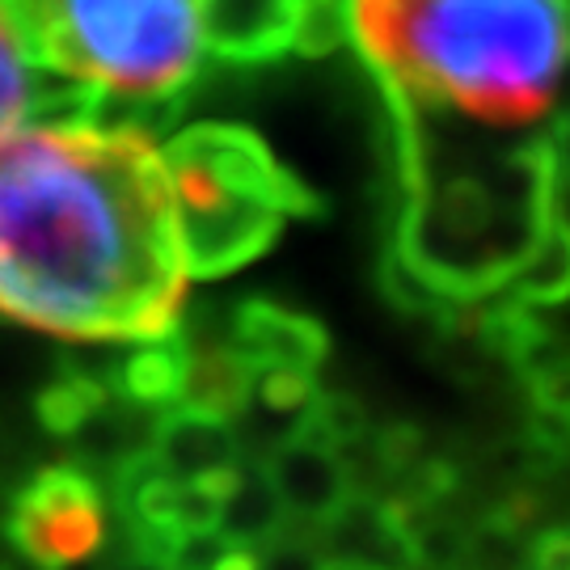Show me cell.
Instances as JSON below:
<instances>
[{
  "label": "cell",
  "mask_w": 570,
  "mask_h": 570,
  "mask_svg": "<svg viewBox=\"0 0 570 570\" xmlns=\"http://www.w3.org/2000/svg\"><path fill=\"white\" fill-rule=\"evenodd\" d=\"M546 153L558 178H570V119H553V131L546 136Z\"/></svg>",
  "instance_id": "cb8c5ba5"
},
{
  "label": "cell",
  "mask_w": 570,
  "mask_h": 570,
  "mask_svg": "<svg viewBox=\"0 0 570 570\" xmlns=\"http://www.w3.org/2000/svg\"><path fill=\"white\" fill-rule=\"evenodd\" d=\"M0 570H47V567H39V562H30L26 553H18V558H9V562H0Z\"/></svg>",
  "instance_id": "f546056e"
},
{
  "label": "cell",
  "mask_w": 570,
  "mask_h": 570,
  "mask_svg": "<svg viewBox=\"0 0 570 570\" xmlns=\"http://www.w3.org/2000/svg\"><path fill=\"white\" fill-rule=\"evenodd\" d=\"M110 570H165L157 558H148V553H140V550H131V558H119Z\"/></svg>",
  "instance_id": "83f0119b"
},
{
  "label": "cell",
  "mask_w": 570,
  "mask_h": 570,
  "mask_svg": "<svg viewBox=\"0 0 570 570\" xmlns=\"http://www.w3.org/2000/svg\"><path fill=\"white\" fill-rule=\"evenodd\" d=\"M161 157L190 279L242 271L275 245L292 216L322 212V199L254 131L233 122H195Z\"/></svg>",
  "instance_id": "3957f363"
},
{
  "label": "cell",
  "mask_w": 570,
  "mask_h": 570,
  "mask_svg": "<svg viewBox=\"0 0 570 570\" xmlns=\"http://www.w3.org/2000/svg\"><path fill=\"white\" fill-rule=\"evenodd\" d=\"M254 376L258 372L245 364L242 351L233 343L190 346V364H186V385L178 406L233 423L254 397Z\"/></svg>",
  "instance_id": "4fadbf2b"
},
{
  "label": "cell",
  "mask_w": 570,
  "mask_h": 570,
  "mask_svg": "<svg viewBox=\"0 0 570 570\" xmlns=\"http://www.w3.org/2000/svg\"><path fill=\"white\" fill-rule=\"evenodd\" d=\"M110 381L106 376H94V372H81V367H68L60 372L51 385L39 393V423L51 435H72V431L89 423L98 410L110 402Z\"/></svg>",
  "instance_id": "2e32d148"
},
{
  "label": "cell",
  "mask_w": 570,
  "mask_h": 570,
  "mask_svg": "<svg viewBox=\"0 0 570 570\" xmlns=\"http://www.w3.org/2000/svg\"><path fill=\"white\" fill-rule=\"evenodd\" d=\"M106 508L94 478L77 465H51L18 490L9 508V541L47 570L77 567L102 550Z\"/></svg>",
  "instance_id": "5b68a950"
},
{
  "label": "cell",
  "mask_w": 570,
  "mask_h": 570,
  "mask_svg": "<svg viewBox=\"0 0 570 570\" xmlns=\"http://www.w3.org/2000/svg\"><path fill=\"white\" fill-rule=\"evenodd\" d=\"M263 473L271 478L287 515L308 520V524H326L351 499V473L338 461V452L326 444H313V440H301V435H292L287 444L271 452Z\"/></svg>",
  "instance_id": "ba28073f"
},
{
  "label": "cell",
  "mask_w": 570,
  "mask_h": 570,
  "mask_svg": "<svg viewBox=\"0 0 570 570\" xmlns=\"http://www.w3.org/2000/svg\"><path fill=\"white\" fill-rule=\"evenodd\" d=\"M553 216L570 225V178H558V186H553Z\"/></svg>",
  "instance_id": "4316f807"
},
{
  "label": "cell",
  "mask_w": 570,
  "mask_h": 570,
  "mask_svg": "<svg viewBox=\"0 0 570 570\" xmlns=\"http://www.w3.org/2000/svg\"><path fill=\"white\" fill-rule=\"evenodd\" d=\"M550 115L553 119H570V51L567 60H562V68H558V81H553Z\"/></svg>",
  "instance_id": "d4e9b609"
},
{
  "label": "cell",
  "mask_w": 570,
  "mask_h": 570,
  "mask_svg": "<svg viewBox=\"0 0 570 570\" xmlns=\"http://www.w3.org/2000/svg\"><path fill=\"white\" fill-rule=\"evenodd\" d=\"M153 465L165 473H178V478H204V473L242 465V449H237V435L225 419L174 406L161 410V419H157Z\"/></svg>",
  "instance_id": "30bf717a"
},
{
  "label": "cell",
  "mask_w": 570,
  "mask_h": 570,
  "mask_svg": "<svg viewBox=\"0 0 570 570\" xmlns=\"http://www.w3.org/2000/svg\"><path fill=\"white\" fill-rule=\"evenodd\" d=\"M511 279V296L529 308L558 305L570 296V225L550 216L546 228L532 237V245L520 254Z\"/></svg>",
  "instance_id": "5bb4252c"
},
{
  "label": "cell",
  "mask_w": 570,
  "mask_h": 570,
  "mask_svg": "<svg viewBox=\"0 0 570 570\" xmlns=\"http://www.w3.org/2000/svg\"><path fill=\"white\" fill-rule=\"evenodd\" d=\"M233 346L254 372H266V367L317 372L330 351V338L305 313H292L271 301H245L233 313Z\"/></svg>",
  "instance_id": "9c48e42d"
},
{
  "label": "cell",
  "mask_w": 570,
  "mask_h": 570,
  "mask_svg": "<svg viewBox=\"0 0 570 570\" xmlns=\"http://www.w3.org/2000/svg\"><path fill=\"white\" fill-rule=\"evenodd\" d=\"M351 42V0H301L292 21V51L305 60L334 56Z\"/></svg>",
  "instance_id": "e0dca14e"
},
{
  "label": "cell",
  "mask_w": 570,
  "mask_h": 570,
  "mask_svg": "<svg viewBox=\"0 0 570 570\" xmlns=\"http://www.w3.org/2000/svg\"><path fill=\"white\" fill-rule=\"evenodd\" d=\"M364 406L346 393H313V402L301 410V428L296 435L301 440H313V444H326V449L343 452L346 444H355L364 435Z\"/></svg>",
  "instance_id": "ac0fdd59"
},
{
  "label": "cell",
  "mask_w": 570,
  "mask_h": 570,
  "mask_svg": "<svg viewBox=\"0 0 570 570\" xmlns=\"http://www.w3.org/2000/svg\"><path fill=\"white\" fill-rule=\"evenodd\" d=\"M532 570H570V529H550L532 541L529 550Z\"/></svg>",
  "instance_id": "44dd1931"
},
{
  "label": "cell",
  "mask_w": 570,
  "mask_h": 570,
  "mask_svg": "<svg viewBox=\"0 0 570 570\" xmlns=\"http://www.w3.org/2000/svg\"><path fill=\"white\" fill-rule=\"evenodd\" d=\"M322 570H376L367 562H346V558H322Z\"/></svg>",
  "instance_id": "f1b7e54d"
},
{
  "label": "cell",
  "mask_w": 570,
  "mask_h": 570,
  "mask_svg": "<svg viewBox=\"0 0 570 570\" xmlns=\"http://www.w3.org/2000/svg\"><path fill=\"white\" fill-rule=\"evenodd\" d=\"M216 570H258V550L254 546H242V541H233L225 550V558L216 562Z\"/></svg>",
  "instance_id": "484cf974"
},
{
  "label": "cell",
  "mask_w": 570,
  "mask_h": 570,
  "mask_svg": "<svg viewBox=\"0 0 570 570\" xmlns=\"http://www.w3.org/2000/svg\"><path fill=\"white\" fill-rule=\"evenodd\" d=\"M520 367H524V381H529L532 406L550 410V414H558V419L570 423V351L567 346L541 343Z\"/></svg>",
  "instance_id": "d6986e66"
},
{
  "label": "cell",
  "mask_w": 570,
  "mask_h": 570,
  "mask_svg": "<svg viewBox=\"0 0 570 570\" xmlns=\"http://www.w3.org/2000/svg\"><path fill=\"white\" fill-rule=\"evenodd\" d=\"M326 550L322 558H346V562H367L376 570H406L419 562V532L410 524L402 503L393 499H346L343 508L330 515Z\"/></svg>",
  "instance_id": "52a82bcc"
},
{
  "label": "cell",
  "mask_w": 570,
  "mask_h": 570,
  "mask_svg": "<svg viewBox=\"0 0 570 570\" xmlns=\"http://www.w3.org/2000/svg\"><path fill=\"white\" fill-rule=\"evenodd\" d=\"M47 77L51 68L39 60L26 0H0V140L35 119Z\"/></svg>",
  "instance_id": "7c38bea8"
},
{
  "label": "cell",
  "mask_w": 570,
  "mask_h": 570,
  "mask_svg": "<svg viewBox=\"0 0 570 570\" xmlns=\"http://www.w3.org/2000/svg\"><path fill=\"white\" fill-rule=\"evenodd\" d=\"M284 520H287V511L263 469H245V465L237 469L233 487H228L225 499H220L216 529L225 532V537H233V541L258 550V546H271V541L279 537Z\"/></svg>",
  "instance_id": "9a60e30c"
},
{
  "label": "cell",
  "mask_w": 570,
  "mask_h": 570,
  "mask_svg": "<svg viewBox=\"0 0 570 570\" xmlns=\"http://www.w3.org/2000/svg\"><path fill=\"white\" fill-rule=\"evenodd\" d=\"M258 570H322V553L308 550V546L279 541L266 553H258Z\"/></svg>",
  "instance_id": "7402d4cb"
},
{
  "label": "cell",
  "mask_w": 570,
  "mask_h": 570,
  "mask_svg": "<svg viewBox=\"0 0 570 570\" xmlns=\"http://www.w3.org/2000/svg\"><path fill=\"white\" fill-rule=\"evenodd\" d=\"M122 346H127V355L110 372V393L148 410L178 406L186 385V364H190V343H186L183 330L174 326L165 334L136 338V343Z\"/></svg>",
  "instance_id": "8fae6325"
},
{
  "label": "cell",
  "mask_w": 570,
  "mask_h": 570,
  "mask_svg": "<svg viewBox=\"0 0 570 570\" xmlns=\"http://www.w3.org/2000/svg\"><path fill=\"white\" fill-rule=\"evenodd\" d=\"M301 0H199L204 56L225 63H271L292 51Z\"/></svg>",
  "instance_id": "8992f818"
},
{
  "label": "cell",
  "mask_w": 570,
  "mask_h": 570,
  "mask_svg": "<svg viewBox=\"0 0 570 570\" xmlns=\"http://www.w3.org/2000/svg\"><path fill=\"white\" fill-rule=\"evenodd\" d=\"M26 18L42 68L131 119L174 102L204 63L199 0H26Z\"/></svg>",
  "instance_id": "277c9868"
},
{
  "label": "cell",
  "mask_w": 570,
  "mask_h": 570,
  "mask_svg": "<svg viewBox=\"0 0 570 570\" xmlns=\"http://www.w3.org/2000/svg\"><path fill=\"white\" fill-rule=\"evenodd\" d=\"M186 263L140 122L30 119L0 140V317L63 343L178 326Z\"/></svg>",
  "instance_id": "6da1fadb"
},
{
  "label": "cell",
  "mask_w": 570,
  "mask_h": 570,
  "mask_svg": "<svg viewBox=\"0 0 570 570\" xmlns=\"http://www.w3.org/2000/svg\"><path fill=\"white\" fill-rule=\"evenodd\" d=\"M254 393L275 414H301L313 402L317 381H313V372H305V367H266V372L254 376Z\"/></svg>",
  "instance_id": "ffe728a7"
},
{
  "label": "cell",
  "mask_w": 570,
  "mask_h": 570,
  "mask_svg": "<svg viewBox=\"0 0 570 570\" xmlns=\"http://www.w3.org/2000/svg\"><path fill=\"white\" fill-rule=\"evenodd\" d=\"M532 313H537V322H541V334H546L553 346H567L570 351V296L558 301V305L532 308Z\"/></svg>",
  "instance_id": "603a6c76"
},
{
  "label": "cell",
  "mask_w": 570,
  "mask_h": 570,
  "mask_svg": "<svg viewBox=\"0 0 570 570\" xmlns=\"http://www.w3.org/2000/svg\"><path fill=\"white\" fill-rule=\"evenodd\" d=\"M351 42L414 106L520 127L550 115L570 0H351Z\"/></svg>",
  "instance_id": "7a4b0ae2"
}]
</instances>
